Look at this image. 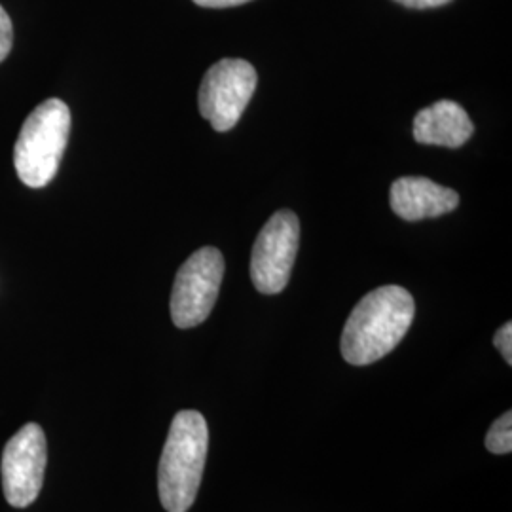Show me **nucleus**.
Instances as JSON below:
<instances>
[{"instance_id": "obj_2", "label": "nucleus", "mask_w": 512, "mask_h": 512, "mask_svg": "<svg viewBox=\"0 0 512 512\" xmlns=\"http://www.w3.org/2000/svg\"><path fill=\"white\" fill-rule=\"evenodd\" d=\"M209 427L198 410H181L169 427L158 467V494L167 512H188L202 484Z\"/></svg>"}, {"instance_id": "obj_6", "label": "nucleus", "mask_w": 512, "mask_h": 512, "mask_svg": "<svg viewBox=\"0 0 512 512\" xmlns=\"http://www.w3.org/2000/svg\"><path fill=\"white\" fill-rule=\"evenodd\" d=\"M300 241V222L293 211H277L264 224L251 255V279L256 291L279 294L289 285Z\"/></svg>"}, {"instance_id": "obj_9", "label": "nucleus", "mask_w": 512, "mask_h": 512, "mask_svg": "<svg viewBox=\"0 0 512 512\" xmlns=\"http://www.w3.org/2000/svg\"><path fill=\"white\" fill-rule=\"evenodd\" d=\"M475 133L465 109L450 99H440L435 105L421 109L414 118V139L433 147H463Z\"/></svg>"}, {"instance_id": "obj_7", "label": "nucleus", "mask_w": 512, "mask_h": 512, "mask_svg": "<svg viewBox=\"0 0 512 512\" xmlns=\"http://www.w3.org/2000/svg\"><path fill=\"white\" fill-rule=\"evenodd\" d=\"M48 463V444L42 427L27 423L8 440L2 454V490L6 501L25 509L37 501L44 484Z\"/></svg>"}, {"instance_id": "obj_5", "label": "nucleus", "mask_w": 512, "mask_h": 512, "mask_svg": "<svg viewBox=\"0 0 512 512\" xmlns=\"http://www.w3.org/2000/svg\"><path fill=\"white\" fill-rule=\"evenodd\" d=\"M255 67L245 59H222L203 76L198 107L215 131H230L256 90Z\"/></svg>"}, {"instance_id": "obj_14", "label": "nucleus", "mask_w": 512, "mask_h": 512, "mask_svg": "<svg viewBox=\"0 0 512 512\" xmlns=\"http://www.w3.org/2000/svg\"><path fill=\"white\" fill-rule=\"evenodd\" d=\"M202 8H230V6H239L251 0H194Z\"/></svg>"}, {"instance_id": "obj_1", "label": "nucleus", "mask_w": 512, "mask_h": 512, "mask_svg": "<svg viewBox=\"0 0 512 512\" xmlns=\"http://www.w3.org/2000/svg\"><path fill=\"white\" fill-rule=\"evenodd\" d=\"M416 304L399 285H385L363 296L349 313L340 349L349 365L366 366L384 359L412 327Z\"/></svg>"}, {"instance_id": "obj_4", "label": "nucleus", "mask_w": 512, "mask_h": 512, "mask_svg": "<svg viewBox=\"0 0 512 512\" xmlns=\"http://www.w3.org/2000/svg\"><path fill=\"white\" fill-rule=\"evenodd\" d=\"M224 256L202 247L179 268L171 291V319L177 329H194L211 315L224 277Z\"/></svg>"}, {"instance_id": "obj_8", "label": "nucleus", "mask_w": 512, "mask_h": 512, "mask_svg": "<svg viewBox=\"0 0 512 512\" xmlns=\"http://www.w3.org/2000/svg\"><path fill=\"white\" fill-rule=\"evenodd\" d=\"M391 209L401 219H435L458 209L459 194L425 177H401L391 184Z\"/></svg>"}, {"instance_id": "obj_10", "label": "nucleus", "mask_w": 512, "mask_h": 512, "mask_svg": "<svg viewBox=\"0 0 512 512\" xmlns=\"http://www.w3.org/2000/svg\"><path fill=\"white\" fill-rule=\"evenodd\" d=\"M486 448L497 454V456H507L512 452V412L507 410L501 418L494 421L486 435Z\"/></svg>"}, {"instance_id": "obj_12", "label": "nucleus", "mask_w": 512, "mask_h": 512, "mask_svg": "<svg viewBox=\"0 0 512 512\" xmlns=\"http://www.w3.org/2000/svg\"><path fill=\"white\" fill-rule=\"evenodd\" d=\"M494 346L499 349L501 357L507 365H512V323H505L501 329L495 332Z\"/></svg>"}, {"instance_id": "obj_11", "label": "nucleus", "mask_w": 512, "mask_h": 512, "mask_svg": "<svg viewBox=\"0 0 512 512\" xmlns=\"http://www.w3.org/2000/svg\"><path fill=\"white\" fill-rule=\"evenodd\" d=\"M12 42H14L12 21H10V16L6 14V10L0 6V61H4L10 54Z\"/></svg>"}, {"instance_id": "obj_13", "label": "nucleus", "mask_w": 512, "mask_h": 512, "mask_svg": "<svg viewBox=\"0 0 512 512\" xmlns=\"http://www.w3.org/2000/svg\"><path fill=\"white\" fill-rule=\"evenodd\" d=\"M399 4H403L406 8H414V10H427V8H439L452 0H395Z\"/></svg>"}, {"instance_id": "obj_3", "label": "nucleus", "mask_w": 512, "mask_h": 512, "mask_svg": "<svg viewBox=\"0 0 512 512\" xmlns=\"http://www.w3.org/2000/svg\"><path fill=\"white\" fill-rule=\"evenodd\" d=\"M69 131L71 110L61 99H46L27 116L14 147V167L21 183L42 188L54 179Z\"/></svg>"}]
</instances>
